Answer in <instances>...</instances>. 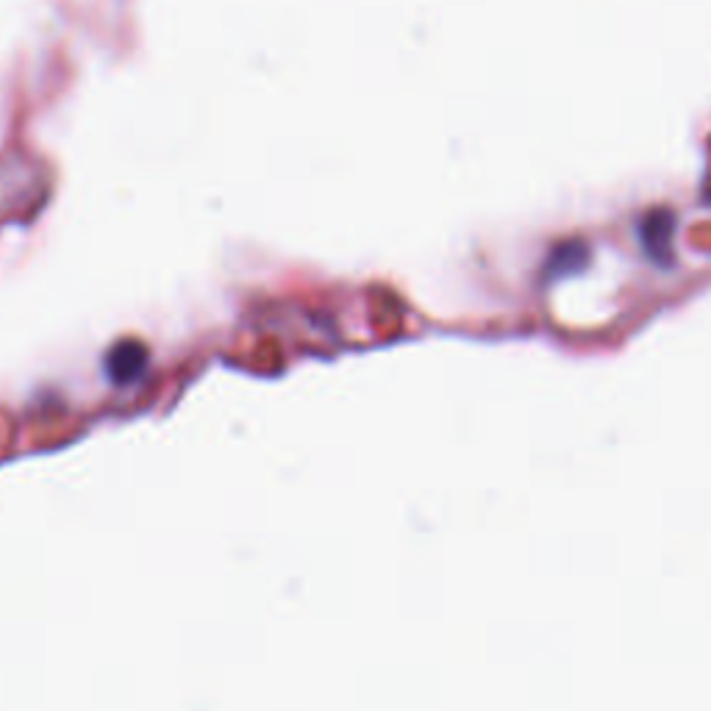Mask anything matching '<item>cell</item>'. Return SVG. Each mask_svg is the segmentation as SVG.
Masks as SVG:
<instances>
[{"label":"cell","mask_w":711,"mask_h":711,"mask_svg":"<svg viewBox=\"0 0 711 711\" xmlns=\"http://www.w3.org/2000/svg\"><path fill=\"white\" fill-rule=\"evenodd\" d=\"M145 361H148V351L143 345H136V342H120L112 353H109V359H106V370L109 376L118 381V384H125L131 378H136L143 372Z\"/></svg>","instance_id":"1"}]
</instances>
